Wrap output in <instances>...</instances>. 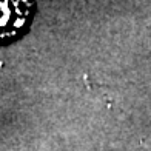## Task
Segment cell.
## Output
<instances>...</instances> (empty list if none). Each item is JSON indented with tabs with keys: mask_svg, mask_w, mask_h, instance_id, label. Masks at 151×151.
<instances>
[{
	"mask_svg": "<svg viewBox=\"0 0 151 151\" xmlns=\"http://www.w3.org/2000/svg\"><path fill=\"white\" fill-rule=\"evenodd\" d=\"M36 14L34 0H0V45L22 37Z\"/></svg>",
	"mask_w": 151,
	"mask_h": 151,
	"instance_id": "cell-1",
	"label": "cell"
}]
</instances>
